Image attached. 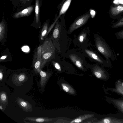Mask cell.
Returning <instances> with one entry per match:
<instances>
[{"mask_svg": "<svg viewBox=\"0 0 123 123\" xmlns=\"http://www.w3.org/2000/svg\"><path fill=\"white\" fill-rule=\"evenodd\" d=\"M10 70L4 66L0 65V86L5 85Z\"/></svg>", "mask_w": 123, "mask_h": 123, "instance_id": "14", "label": "cell"}, {"mask_svg": "<svg viewBox=\"0 0 123 123\" xmlns=\"http://www.w3.org/2000/svg\"><path fill=\"white\" fill-rule=\"evenodd\" d=\"M115 87L114 88L111 87L107 88L106 90L110 91L123 97V86L121 79L117 80L115 84Z\"/></svg>", "mask_w": 123, "mask_h": 123, "instance_id": "13", "label": "cell"}, {"mask_svg": "<svg viewBox=\"0 0 123 123\" xmlns=\"http://www.w3.org/2000/svg\"><path fill=\"white\" fill-rule=\"evenodd\" d=\"M96 123H123L122 119L108 117L104 118Z\"/></svg>", "mask_w": 123, "mask_h": 123, "instance_id": "16", "label": "cell"}, {"mask_svg": "<svg viewBox=\"0 0 123 123\" xmlns=\"http://www.w3.org/2000/svg\"><path fill=\"white\" fill-rule=\"evenodd\" d=\"M39 1L38 0H36L35 9V12L36 15V22L38 23L39 21Z\"/></svg>", "mask_w": 123, "mask_h": 123, "instance_id": "26", "label": "cell"}, {"mask_svg": "<svg viewBox=\"0 0 123 123\" xmlns=\"http://www.w3.org/2000/svg\"><path fill=\"white\" fill-rule=\"evenodd\" d=\"M42 61L41 45H40L35 52L33 58V64L34 68L32 72L34 74L37 75L39 74Z\"/></svg>", "mask_w": 123, "mask_h": 123, "instance_id": "4", "label": "cell"}, {"mask_svg": "<svg viewBox=\"0 0 123 123\" xmlns=\"http://www.w3.org/2000/svg\"><path fill=\"white\" fill-rule=\"evenodd\" d=\"M86 33H83L81 34L79 37V40L81 43L83 42L86 38Z\"/></svg>", "mask_w": 123, "mask_h": 123, "instance_id": "30", "label": "cell"}, {"mask_svg": "<svg viewBox=\"0 0 123 123\" xmlns=\"http://www.w3.org/2000/svg\"><path fill=\"white\" fill-rule=\"evenodd\" d=\"M123 14V5L113 6L111 5L109 12V16L114 20L118 19Z\"/></svg>", "mask_w": 123, "mask_h": 123, "instance_id": "9", "label": "cell"}, {"mask_svg": "<svg viewBox=\"0 0 123 123\" xmlns=\"http://www.w3.org/2000/svg\"><path fill=\"white\" fill-rule=\"evenodd\" d=\"M122 119V120H123V119Z\"/></svg>", "mask_w": 123, "mask_h": 123, "instance_id": "33", "label": "cell"}, {"mask_svg": "<svg viewBox=\"0 0 123 123\" xmlns=\"http://www.w3.org/2000/svg\"><path fill=\"white\" fill-rule=\"evenodd\" d=\"M115 35L117 39L123 40V29L116 32Z\"/></svg>", "mask_w": 123, "mask_h": 123, "instance_id": "27", "label": "cell"}, {"mask_svg": "<svg viewBox=\"0 0 123 123\" xmlns=\"http://www.w3.org/2000/svg\"><path fill=\"white\" fill-rule=\"evenodd\" d=\"M72 0H67L63 4L59 13L58 16L54 23L55 24L61 16L65 13L68 9Z\"/></svg>", "mask_w": 123, "mask_h": 123, "instance_id": "18", "label": "cell"}, {"mask_svg": "<svg viewBox=\"0 0 123 123\" xmlns=\"http://www.w3.org/2000/svg\"><path fill=\"white\" fill-rule=\"evenodd\" d=\"M123 74V72H122Z\"/></svg>", "mask_w": 123, "mask_h": 123, "instance_id": "32", "label": "cell"}, {"mask_svg": "<svg viewBox=\"0 0 123 123\" xmlns=\"http://www.w3.org/2000/svg\"><path fill=\"white\" fill-rule=\"evenodd\" d=\"M95 43L98 50L105 57L106 60L111 63L110 59L115 60L114 53L105 39L100 36L96 35L95 37Z\"/></svg>", "mask_w": 123, "mask_h": 123, "instance_id": "3", "label": "cell"}, {"mask_svg": "<svg viewBox=\"0 0 123 123\" xmlns=\"http://www.w3.org/2000/svg\"><path fill=\"white\" fill-rule=\"evenodd\" d=\"M105 98L107 102L112 104L123 114V98H115L106 96Z\"/></svg>", "mask_w": 123, "mask_h": 123, "instance_id": "10", "label": "cell"}, {"mask_svg": "<svg viewBox=\"0 0 123 123\" xmlns=\"http://www.w3.org/2000/svg\"><path fill=\"white\" fill-rule=\"evenodd\" d=\"M16 101L20 108L25 111L28 112L33 111L32 105L28 101L19 97L17 98Z\"/></svg>", "mask_w": 123, "mask_h": 123, "instance_id": "11", "label": "cell"}, {"mask_svg": "<svg viewBox=\"0 0 123 123\" xmlns=\"http://www.w3.org/2000/svg\"></svg>", "mask_w": 123, "mask_h": 123, "instance_id": "34", "label": "cell"}, {"mask_svg": "<svg viewBox=\"0 0 123 123\" xmlns=\"http://www.w3.org/2000/svg\"><path fill=\"white\" fill-rule=\"evenodd\" d=\"M8 56V54L6 53H2V56H1L0 58V62H3L5 61H7Z\"/></svg>", "mask_w": 123, "mask_h": 123, "instance_id": "28", "label": "cell"}, {"mask_svg": "<svg viewBox=\"0 0 123 123\" xmlns=\"http://www.w3.org/2000/svg\"><path fill=\"white\" fill-rule=\"evenodd\" d=\"M92 72L95 76L98 79L107 81L109 79L108 73L103 67L96 64L92 68Z\"/></svg>", "mask_w": 123, "mask_h": 123, "instance_id": "5", "label": "cell"}, {"mask_svg": "<svg viewBox=\"0 0 123 123\" xmlns=\"http://www.w3.org/2000/svg\"><path fill=\"white\" fill-rule=\"evenodd\" d=\"M24 120L27 121L28 123H49L53 119L47 117H27L24 119Z\"/></svg>", "mask_w": 123, "mask_h": 123, "instance_id": "12", "label": "cell"}, {"mask_svg": "<svg viewBox=\"0 0 123 123\" xmlns=\"http://www.w3.org/2000/svg\"><path fill=\"white\" fill-rule=\"evenodd\" d=\"M94 116L93 114H84L79 116L74 119L71 121L70 123H79L82 122L83 120Z\"/></svg>", "mask_w": 123, "mask_h": 123, "instance_id": "21", "label": "cell"}, {"mask_svg": "<svg viewBox=\"0 0 123 123\" xmlns=\"http://www.w3.org/2000/svg\"><path fill=\"white\" fill-rule=\"evenodd\" d=\"M90 16L89 13H87L79 18L70 26L68 30V33H71L74 30L85 24L90 18Z\"/></svg>", "mask_w": 123, "mask_h": 123, "instance_id": "6", "label": "cell"}, {"mask_svg": "<svg viewBox=\"0 0 123 123\" xmlns=\"http://www.w3.org/2000/svg\"><path fill=\"white\" fill-rule=\"evenodd\" d=\"M69 57L78 67L81 69H83V67L82 62L76 55L74 54L70 55H69Z\"/></svg>", "mask_w": 123, "mask_h": 123, "instance_id": "19", "label": "cell"}, {"mask_svg": "<svg viewBox=\"0 0 123 123\" xmlns=\"http://www.w3.org/2000/svg\"><path fill=\"white\" fill-rule=\"evenodd\" d=\"M59 25L57 23L56 25L53 33L52 36L54 39L56 38L58 36L59 33Z\"/></svg>", "mask_w": 123, "mask_h": 123, "instance_id": "25", "label": "cell"}, {"mask_svg": "<svg viewBox=\"0 0 123 123\" xmlns=\"http://www.w3.org/2000/svg\"><path fill=\"white\" fill-rule=\"evenodd\" d=\"M0 87V104L6 106L8 104V94L2 86Z\"/></svg>", "mask_w": 123, "mask_h": 123, "instance_id": "17", "label": "cell"}, {"mask_svg": "<svg viewBox=\"0 0 123 123\" xmlns=\"http://www.w3.org/2000/svg\"><path fill=\"white\" fill-rule=\"evenodd\" d=\"M61 85L63 90L66 92L68 93L71 94H74L75 91L74 89L68 84L65 83H62Z\"/></svg>", "mask_w": 123, "mask_h": 123, "instance_id": "22", "label": "cell"}, {"mask_svg": "<svg viewBox=\"0 0 123 123\" xmlns=\"http://www.w3.org/2000/svg\"><path fill=\"white\" fill-rule=\"evenodd\" d=\"M123 27V16L117 20V21L114 23L111 26L113 29L120 28Z\"/></svg>", "mask_w": 123, "mask_h": 123, "instance_id": "24", "label": "cell"}, {"mask_svg": "<svg viewBox=\"0 0 123 123\" xmlns=\"http://www.w3.org/2000/svg\"><path fill=\"white\" fill-rule=\"evenodd\" d=\"M85 51L89 57L93 59L97 63L101 64L103 67L109 68H111V63L108 62L100 55L88 49H85Z\"/></svg>", "mask_w": 123, "mask_h": 123, "instance_id": "8", "label": "cell"}, {"mask_svg": "<svg viewBox=\"0 0 123 123\" xmlns=\"http://www.w3.org/2000/svg\"><path fill=\"white\" fill-rule=\"evenodd\" d=\"M6 26L5 23L2 22L0 24V42L2 44H4L5 42L7 32Z\"/></svg>", "mask_w": 123, "mask_h": 123, "instance_id": "15", "label": "cell"}, {"mask_svg": "<svg viewBox=\"0 0 123 123\" xmlns=\"http://www.w3.org/2000/svg\"><path fill=\"white\" fill-rule=\"evenodd\" d=\"M6 106L0 104V109L2 111L4 112L5 110Z\"/></svg>", "mask_w": 123, "mask_h": 123, "instance_id": "31", "label": "cell"}, {"mask_svg": "<svg viewBox=\"0 0 123 123\" xmlns=\"http://www.w3.org/2000/svg\"><path fill=\"white\" fill-rule=\"evenodd\" d=\"M33 74L26 69L10 70L6 83L15 91L25 93L32 88Z\"/></svg>", "mask_w": 123, "mask_h": 123, "instance_id": "1", "label": "cell"}, {"mask_svg": "<svg viewBox=\"0 0 123 123\" xmlns=\"http://www.w3.org/2000/svg\"><path fill=\"white\" fill-rule=\"evenodd\" d=\"M41 49L42 61L40 68L42 69L54 58L55 49L50 38L45 39L41 45Z\"/></svg>", "mask_w": 123, "mask_h": 123, "instance_id": "2", "label": "cell"}, {"mask_svg": "<svg viewBox=\"0 0 123 123\" xmlns=\"http://www.w3.org/2000/svg\"><path fill=\"white\" fill-rule=\"evenodd\" d=\"M48 24L46 23L43 26L40 31L39 36L40 41H43L46 38L48 34Z\"/></svg>", "mask_w": 123, "mask_h": 123, "instance_id": "20", "label": "cell"}, {"mask_svg": "<svg viewBox=\"0 0 123 123\" xmlns=\"http://www.w3.org/2000/svg\"><path fill=\"white\" fill-rule=\"evenodd\" d=\"M33 9L32 7H29L26 8L22 11L19 12L16 14L15 17L18 18L19 17L22 16L28 15Z\"/></svg>", "mask_w": 123, "mask_h": 123, "instance_id": "23", "label": "cell"}, {"mask_svg": "<svg viewBox=\"0 0 123 123\" xmlns=\"http://www.w3.org/2000/svg\"><path fill=\"white\" fill-rule=\"evenodd\" d=\"M52 63L55 68L59 71H61V66L57 62L53 61Z\"/></svg>", "mask_w": 123, "mask_h": 123, "instance_id": "29", "label": "cell"}, {"mask_svg": "<svg viewBox=\"0 0 123 123\" xmlns=\"http://www.w3.org/2000/svg\"><path fill=\"white\" fill-rule=\"evenodd\" d=\"M40 79L38 84L39 90L43 93L44 90L46 85L51 77L52 73L47 70L44 71L40 69L39 71Z\"/></svg>", "mask_w": 123, "mask_h": 123, "instance_id": "7", "label": "cell"}]
</instances>
